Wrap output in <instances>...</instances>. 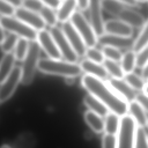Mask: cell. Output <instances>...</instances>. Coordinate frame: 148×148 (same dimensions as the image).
<instances>
[{"label": "cell", "instance_id": "cell-1", "mask_svg": "<svg viewBox=\"0 0 148 148\" xmlns=\"http://www.w3.org/2000/svg\"><path fill=\"white\" fill-rule=\"evenodd\" d=\"M83 87L101 101L110 110L122 117L127 114L128 102L116 93L103 80L86 74L82 78Z\"/></svg>", "mask_w": 148, "mask_h": 148}, {"label": "cell", "instance_id": "cell-2", "mask_svg": "<svg viewBox=\"0 0 148 148\" xmlns=\"http://www.w3.org/2000/svg\"><path fill=\"white\" fill-rule=\"evenodd\" d=\"M38 69L45 73L66 77H75L80 75L82 72L80 65L76 63L50 58H40Z\"/></svg>", "mask_w": 148, "mask_h": 148}, {"label": "cell", "instance_id": "cell-3", "mask_svg": "<svg viewBox=\"0 0 148 148\" xmlns=\"http://www.w3.org/2000/svg\"><path fill=\"white\" fill-rule=\"evenodd\" d=\"M41 47L37 41H29V47L27 56L23 61L21 82L24 84L31 83L34 77L40 58Z\"/></svg>", "mask_w": 148, "mask_h": 148}, {"label": "cell", "instance_id": "cell-4", "mask_svg": "<svg viewBox=\"0 0 148 148\" xmlns=\"http://www.w3.org/2000/svg\"><path fill=\"white\" fill-rule=\"evenodd\" d=\"M137 124L129 114L121 117L120 125L117 133V148H135Z\"/></svg>", "mask_w": 148, "mask_h": 148}, {"label": "cell", "instance_id": "cell-5", "mask_svg": "<svg viewBox=\"0 0 148 148\" xmlns=\"http://www.w3.org/2000/svg\"><path fill=\"white\" fill-rule=\"evenodd\" d=\"M0 23L5 30L19 38H25L29 41L37 40L38 31L16 17L1 16Z\"/></svg>", "mask_w": 148, "mask_h": 148}, {"label": "cell", "instance_id": "cell-6", "mask_svg": "<svg viewBox=\"0 0 148 148\" xmlns=\"http://www.w3.org/2000/svg\"><path fill=\"white\" fill-rule=\"evenodd\" d=\"M70 21L83 38L87 47H95L98 43V36L89 21L80 11L76 10Z\"/></svg>", "mask_w": 148, "mask_h": 148}, {"label": "cell", "instance_id": "cell-7", "mask_svg": "<svg viewBox=\"0 0 148 148\" xmlns=\"http://www.w3.org/2000/svg\"><path fill=\"white\" fill-rule=\"evenodd\" d=\"M49 31L56 43L62 57L67 61L76 63L79 57L73 50L62 29L56 25L50 27Z\"/></svg>", "mask_w": 148, "mask_h": 148}, {"label": "cell", "instance_id": "cell-8", "mask_svg": "<svg viewBox=\"0 0 148 148\" xmlns=\"http://www.w3.org/2000/svg\"><path fill=\"white\" fill-rule=\"evenodd\" d=\"M61 28L78 57H83L86 56L87 47L81 35L71 21L62 23Z\"/></svg>", "mask_w": 148, "mask_h": 148}, {"label": "cell", "instance_id": "cell-9", "mask_svg": "<svg viewBox=\"0 0 148 148\" xmlns=\"http://www.w3.org/2000/svg\"><path fill=\"white\" fill-rule=\"evenodd\" d=\"M21 66H14L10 74L1 83L0 101L1 103L8 100L12 95L18 83L21 82Z\"/></svg>", "mask_w": 148, "mask_h": 148}, {"label": "cell", "instance_id": "cell-10", "mask_svg": "<svg viewBox=\"0 0 148 148\" xmlns=\"http://www.w3.org/2000/svg\"><path fill=\"white\" fill-rule=\"evenodd\" d=\"M102 10L101 0H90L88 8L89 21L98 37L105 33Z\"/></svg>", "mask_w": 148, "mask_h": 148}, {"label": "cell", "instance_id": "cell-11", "mask_svg": "<svg viewBox=\"0 0 148 148\" xmlns=\"http://www.w3.org/2000/svg\"><path fill=\"white\" fill-rule=\"evenodd\" d=\"M37 41L41 49L50 58L60 60L62 56L49 31L45 29L38 31Z\"/></svg>", "mask_w": 148, "mask_h": 148}, {"label": "cell", "instance_id": "cell-12", "mask_svg": "<svg viewBox=\"0 0 148 148\" xmlns=\"http://www.w3.org/2000/svg\"><path fill=\"white\" fill-rule=\"evenodd\" d=\"M14 16L37 31L45 29L46 24L38 13L21 6L16 8Z\"/></svg>", "mask_w": 148, "mask_h": 148}, {"label": "cell", "instance_id": "cell-13", "mask_svg": "<svg viewBox=\"0 0 148 148\" xmlns=\"http://www.w3.org/2000/svg\"><path fill=\"white\" fill-rule=\"evenodd\" d=\"M134 40L132 38H125L108 33L98 37V43L101 46H109L119 49L132 47Z\"/></svg>", "mask_w": 148, "mask_h": 148}, {"label": "cell", "instance_id": "cell-14", "mask_svg": "<svg viewBox=\"0 0 148 148\" xmlns=\"http://www.w3.org/2000/svg\"><path fill=\"white\" fill-rule=\"evenodd\" d=\"M105 33L125 38H132L133 28L120 19H110L105 21Z\"/></svg>", "mask_w": 148, "mask_h": 148}, {"label": "cell", "instance_id": "cell-15", "mask_svg": "<svg viewBox=\"0 0 148 148\" xmlns=\"http://www.w3.org/2000/svg\"><path fill=\"white\" fill-rule=\"evenodd\" d=\"M106 81L108 85L127 102L129 103L135 99L136 94L135 90L123 79L112 77Z\"/></svg>", "mask_w": 148, "mask_h": 148}, {"label": "cell", "instance_id": "cell-16", "mask_svg": "<svg viewBox=\"0 0 148 148\" xmlns=\"http://www.w3.org/2000/svg\"><path fill=\"white\" fill-rule=\"evenodd\" d=\"M119 19L123 21L132 28H142L146 21L144 17L138 12L130 8H124L117 16Z\"/></svg>", "mask_w": 148, "mask_h": 148}, {"label": "cell", "instance_id": "cell-17", "mask_svg": "<svg viewBox=\"0 0 148 148\" xmlns=\"http://www.w3.org/2000/svg\"><path fill=\"white\" fill-rule=\"evenodd\" d=\"M82 71L86 74L93 76L102 80H105L108 76V72L101 64L93 62L88 59L82 60L80 64Z\"/></svg>", "mask_w": 148, "mask_h": 148}, {"label": "cell", "instance_id": "cell-18", "mask_svg": "<svg viewBox=\"0 0 148 148\" xmlns=\"http://www.w3.org/2000/svg\"><path fill=\"white\" fill-rule=\"evenodd\" d=\"M76 6V0H62L56 12L58 21L62 23L70 20Z\"/></svg>", "mask_w": 148, "mask_h": 148}, {"label": "cell", "instance_id": "cell-19", "mask_svg": "<svg viewBox=\"0 0 148 148\" xmlns=\"http://www.w3.org/2000/svg\"><path fill=\"white\" fill-rule=\"evenodd\" d=\"M128 112L138 126L142 127L147 126L148 119L145 110L136 100L128 103Z\"/></svg>", "mask_w": 148, "mask_h": 148}, {"label": "cell", "instance_id": "cell-20", "mask_svg": "<svg viewBox=\"0 0 148 148\" xmlns=\"http://www.w3.org/2000/svg\"><path fill=\"white\" fill-rule=\"evenodd\" d=\"M85 105L89 109L103 117H105L110 110L109 109L95 97L89 93L83 99Z\"/></svg>", "mask_w": 148, "mask_h": 148}, {"label": "cell", "instance_id": "cell-21", "mask_svg": "<svg viewBox=\"0 0 148 148\" xmlns=\"http://www.w3.org/2000/svg\"><path fill=\"white\" fill-rule=\"evenodd\" d=\"M84 117L87 124L95 132L101 133L105 130V120L101 116L89 110L85 112Z\"/></svg>", "mask_w": 148, "mask_h": 148}, {"label": "cell", "instance_id": "cell-22", "mask_svg": "<svg viewBox=\"0 0 148 148\" xmlns=\"http://www.w3.org/2000/svg\"><path fill=\"white\" fill-rule=\"evenodd\" d=\"M14 54L12 52L6 53L3 56L0 65V81L2 83L10 74L14 67L16 60Z\"/></svg>", "mask_w": 148, "mask_h": 148}, {"label": "cell", "instance_id": "cell-23", "mask_svg": "<svg viewBox=\"0 0 148 148\" xmlns=\"http://www.w3.org/2000/svg\"><path fill=\"white\" fill-rule=\"evenodd\" d=\"M105 131L106 133L117 135L120 125V116L112 112L109 113L105 117Z\"/></svg>", "mask_w": 148, "mask_h": 148}, {"label": "cell", "instance_id": "cell-24", "mask_svg": "<svg viewBox=\"0 0 148 148\" xmlns=\"http://www.w3.org/2000/svg\"><path fill=\"white\" fill-rule=\"evenodd\" d=\"M136 64V53L132 50L127 51L123 54L121 60V66L124 73L133 72Z\"/></svg>", "mask_w": 148, "mask_h": 148}, {"label": "cell", "instance_id": "cell-25", "mask_svg": "<svg viewBox=\"0 0 148 148\" xmlns=\"http://www.w3.org/2000/svg\"><path fill=\"white\" fill-rule=\"evenodd\" d=\"M141 29L138 36L134 39L132 47V50L136 54L148 45V20Z\"/></svg>", "mask_w": 148, "mask_h": 148}, {"label": "cell", "instance_id": "cell-26", "mask_svg": "<svg viewBox=\"0 0 148 148\" xmlns=\"http://www.w3.org/2000/svg\"><path fill=\"white\" fill-rule=\"evenodd\" d=\"M103 65L112 77L116 79H123L124 77L125 73L117 62L105 58Z\"/></svg>", "mask_w": 148, "mask_h": 148}, {"label": "cell", "instance_id": "cell-27", "mask_svg": "<svg viewBox=\"0 0 148 148\" xmlns=\"http://www.w3.org/2000/svg\"><path fill=\"white\" fill-rule=\"evenodd\" d=\"M54 9L53 8L44 5L39 14L45 21L46 25L50 27H54L56 25L58 21L56 13H55Z\"/></svg>", "mask_w": 148, "mask_h": 148}, {"label": "cell", "instance_id": "cell-28", "mask_svg": "<svg viewBox=\"0 0 148 148\" xmlns=\"http://www.w3.org/2000/svg\"><path fill=\"white\" fill-rule=\"evenodd\" d=\"M102 9L108 14L117 16L122 9L125 8L124 5L116 0H101Z\"/></svg>", "mask_w": 148, "mask_h": 148}, {"label": "cell", "instance_id": "cell-29", "mask_svg": "<svg viewBox=\"0 0 148 148\" xmlns=\"http://www.w3.org/2000/svg\"><path fill=\"white\" fill-rule=\"evenodd\" d=\"M124 80L135 90L143 91L145 87V80L142 77L137 74L131 72L126 73L124 76Z\"/></svg>", "mask_w": 148, "mask_h": 148}, {"label": "cell", "instance_id": "cell-30", "mask_svg": "<svg viewBox=\"0 0 148 148\" xmlns=\"http://www.w3.org/2000/svg\"><path fill=\"white\" fill-rule=\"evenodd\" d=\"M29 40L25 38H19L14 49V54L16 59L18 61H23L27 56L29 47Z\"/></svg>", "mask_w": 148, "mask_h": 148}, {"label": "cell", "instance_id": "cell-31", "mask_svg": "<svg viewBox=\"0 0 148 148\" xmlns=\"http://www.w3.org/2000/svg\"><path fill=\"white\" fill-rule=\"evenodd\" d=\"M19 37L12 33H9L1 42V49L4 53L12 52L15 48Z\"/></svg>", "mask_w": 148, "mask_h": 148}, {"label": "cell", "instance_id": "cell-32", "mask_svg": "<svg viewBox=\"0 0 148 148\" xmlns=\"http://www.w3.org/2000/svg\"><path fill=\"white\" fill-rule=\"evenodd\" d=\"M102 51L106 59L116 62H119L121 60L123 54L119 49L109 46H103L102 48Z\"/></svg>", "mask_w": 148, "mask_h": 148}, {"label": "cell", "instance_id": "cell-33", "mask_svg": "<svg viewBox=\"0 0 148 148\" xmlns=\"http://www.w3.org/2000/svg\"><path fill=\"white\" fill-rule=\"evenodd\" d=\"M135 148H148V135L144 127H137Z\"/></svg>", "mask_w": 148, "mask_h": 148}, {"label": "cell", "instance_id": "cell-34", "mask_svg": "<svg viewBox=\"0 0 148 148\" xmlns=\"http://www.w3.org/2000/svg\"><path fill=\"white\" fill-rule=\"evenodd\" d=\"M86 56L87 57V59L101 64H103L105 60V57L102 50L101 51L96 49L95 47H87Z\"/></svg>", "mask_w": 148, "mask_h": 148}, {"label": "cell", "instance_id": "cell-35", "mask_svg": "<svg viewBox=\"0 0 148 148\" xmlns=\"http://www.w3.org/2000/svg\"><path fill=\"white\" fill-rule=\"evenodd\" d=\"M16 8L5 0L0 1V12L1 16L10 17L14 16Z\"/></svg>", "mask_w": 148, "mask_h": 148}, {"label": "cell", "instance_id": "cell-36", "mask_svg": "<svg viewBox=\"0 0 148 148\" xmlns=\"http://www.w3.org/2000/svg\"><path fill=\"white\" fill-rule=\"evenodd\" d=\"M44 4L40 0H23L22 6L33 12H40Z\"/></svg>", "mask_w": 148, "mask_h": 148}, {"label": "cell", "instance_id": "cell-37", "mask_svg": "<svg viewBox=\"0 0 148 148\" xmlns=\"http://www.w3.org/2000/svg\"><path fill=\"white\" fill-rule=\"evenodd\" d=\"M102 148H117V138L116 135L106 133L102 138Z\"/></svg>", "mask_w": 148, "mask_h": 148}, {"label": "cell", "instance_id": "cell-38", "mask_svg": "<svg viewBox=\"0 0 148 148\" xmlns=\"http://www.w3.org/2000/svg\"><path fill=\"white\" fill-rule=\"evenodd\" d=\"M148 62V45L136 54V67L142 68Z\"/></svg>", "mask_w": 148, "mask_h": 148}, {"label": "cell", "instance_id": "cell-39", "mask_svg": "<svg viewBox=\"0 0 148 148\" xmlns=\"http://www.w3.org/2000/svg\"><path fill=\"white\" fill-rule=\"evenodd\" d=\"M148 113V95L145 92L136 94L135 99Z\"/></svg>", "mask_w": 148, "mask_h": 148}, {"label": "cell", "instance_id": "cell-40", "mask_svg": "<svg viewBox=\"0 0 148 148\" xmlns=\"http://www.w3.org/2000/svg\"><path fill=\"white\" fill-rule=\"evenodd\" d=\"M44 5H47L53 9H57L61 4V0H40Z\"/></svg>", "mask_w": 148, "mask_h": 148}, {"label": "cell", "instance_id": "cell-41", "mask_svg": "<svg viewBox=\"0 0 148 148\" xmlns=\"http://www.w3.org/2000/svg\"><path fill=\"white\" fill-rule=\"evenodd\" d=\"M77 6L81 10H86L88 9L90 3V0H76Z\"/></svg>", "mask_w": 148, "mask_h": 148}, {"label": "cell", "instance_id": "cell-42", "mask_svg": "<svg viewBox=\"0 0 148 148\" xmlns=\"http://www.w3.org/2000/svg\"><path fill=\"white\" fill-rule=\"evenodd\" d=\"M124 5H127L130 7L138 8L139 6V2L136 0H116Z\"/></svg>", "mask_w": 148, "mask_h": 148}, {"label": "cell", "instance_id": "cell-43", "mask_svg": "<svg viewBox=\"0 0 148 148\" xmlns=\"http://www.w3.org/2000/svg\"><path fill=\"white\" fill-rule=\"evenodd\" d=\"M142 77L146 81L148 80V62L142 68Z\"/></svg>", "mask_w": 148, "mask_h": 148}, {"label": "cell", "instance_id": "cell-44", "mask_svg": "<svg viewBox=\"0 0 148 148\" xmlns=\"http://www.w3.org/2000/svg\"><path fill=\"white\" fill-rule=\"evenodd\" d=\"M8 2L10 3V4L13 5L16 8L22 6L23 0H5Z\"/></svg>", "mask_w": 148, "mask_h": 148}, {"label": "cell", "instance_id": "cell-45", "mask_svg": "<svg viewBox=\"0 0 148 148\" xmlns=\"http://www.w3.org/2000/svg\"><path fill=\"white\" fill-rule=\"evenodd\" d=\"M5 31L2 27H1V32H0V37H1V42L5 38L7 35L5 34Z\"/></svg>", "mask_w": 148, "mask_h": 148}, {"label": "cell", "instance_id": "cell-46", "mask_svg": "<svg viewBox=\"0 0 148 148\" xmlns=\"http://www.w3.org/2000/svg\"><path fill=\"white\" fill-rule=\"evenodd\" d=\"M144 92L146 93V94L148 95V80L146 82V84H145V87L144 88Z\"/></svg>", "mask_w": 148, "mask_h": 148}, {"label": "cell", "instance_id": "cell-47", "mask_svg": "<svg viewBox=\"0 0 148 148\" xmlns=\"http://www.w3.org/2000/svg\"><path fill=\"white\" fill-rule=\"evenodd\" d=\"M1 148H10L9 147V146H8V145H3L2 147H1Z\"/></svg>", "mask_w": 148, "mask_h": 148}, {"label": "cell", "instance_id": "cell-48", "mask_svg": "<svg viewBox=\"0 0 148 148\" xmlns=\"http://www.w3.org/2000/svg\"><path fill=\"white\" fill-rule=\"evenodd\" d=\"M138 2H145L148 0H136Z\"/></svg>", "mask_w": 148, "mask_h": 148}, {"label": "cell", "instance_id": "cell-49", "mask_svg": "<svg viewBox=\"0 0 148 148\" xmlns=\"http://www.w3.org/2000/svg\"><path fill=\"white\" fill-rule=\"evenodd\" d=\"M147 127H148V123H147Z\"/></svg>", "mask_w": 148, "mask_h": 148}, {"label": "cell", "instance_id": "cell-50", "mask_svg": "<svg viewBox=\"0 0 148 148\" xmlns=\"http://www.w3.org/2000/svg\"><path fill=\"white\" fill-rule=\"evenodd\" d=\"M61 1H62V0H61Z\"/></svg>", "mask_w": 148, "mask_h": 148}]
</instances>
